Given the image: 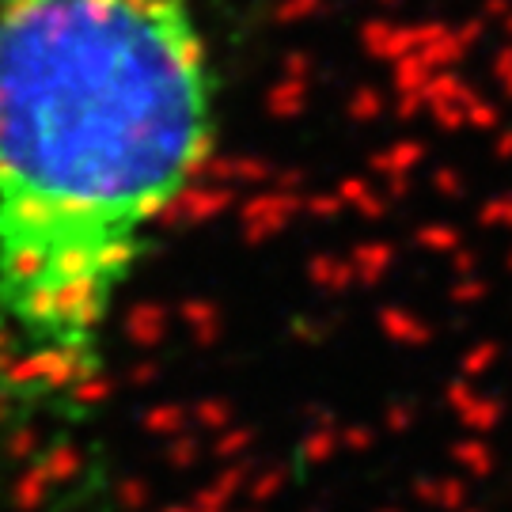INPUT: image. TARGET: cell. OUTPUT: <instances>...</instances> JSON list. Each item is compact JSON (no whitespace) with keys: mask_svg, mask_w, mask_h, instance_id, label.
I'll use <instances>...</instances> for the list:
<instances>
[{"mask_svg":"<svg viewBox=\"0 0 512 512\" xmlns=\"http://www.w3.org/2000/svg\"><path fill=\"white\" fill-rule=\"evenodd\" d=\"M194 0H0V410L69 418L129 281L217 148Z\"/></svg>","mask_w":512,"mask_h":512,"instance_id":"1","label":"cell"}]
</instances>
